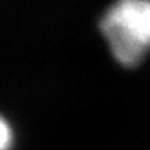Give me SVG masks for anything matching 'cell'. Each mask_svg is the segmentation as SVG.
Instances as JSON below:
<instances>
[{"label": "cell", "instance_id": "obj_1", "mask_svg": "<svg viewBox=\"0 0 150 150\" xmlns=\"http://www.w3.org/2000/svg\"><path fill=\"white\" fill-rule=\"evenodd\" d=\"M100 31L120 64L138 66L150 52V0H115L100 20Z\"/></svg>", "mask_w": 150, "mask_h": 150}, {"label": "cell", "instance_id": "obj_2", "mask_svg": "<svg viewBox=\"0 0 150 150\" xmlns=\"http://www.w3.org/2000/svg\"><path fill=\"white\" fill-rule=\"evenodd\" d=\"M11 129L6 121H2V150H8L12 144V136H11Z\"/></svg>", "mask_w": 150, "mask_h": 150}]
</instances>
